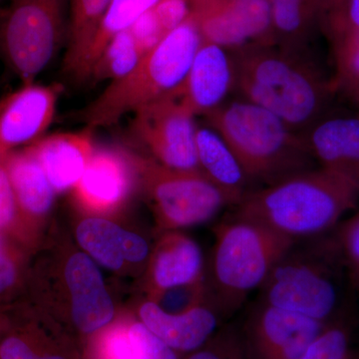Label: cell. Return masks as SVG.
Masks as SVG:
<instances>
[{
  "mask_svg": "<svg viewBox=\"0 0 359 359\" xmlns=\"http://www.w3.org/2000/svg\"><path fill=\"white\" fill-rule=\"evenodd\" d=\"M231 53L241 98L273 113L297 133L330 112L337 88L311 50L252 44Z\"/></svg>",
  "mask_w": 359,
  "mask_h": 359,
  "instance_id": "cell-1",
  "label": "cell"
},
{
  "mask_svg": "<svg viewBox=\"0 0 359 359\" xmlns=\"http://www.w3.org/2000/svg\"><path fill=\"white\" fill-rule=\"evenodd\" d=\"M358 201V191L344 180L313 168L254 189L233 214L297 242L335 230Z\"/></svg>",
  "mask_w": 359,
  "mask_h": 359,
  "instance_id": "cell-2",
  "label": "cell"
},
{
  "mask_svg": "<svg viewBox=\"0 0 359 359\" xmlns=\"http://www.w3.org/2000/svg\"><path fill=\"white\" fill-rule=\"evenodd\" d=\"M204 118L229 144L252 185H271L314 168L302 135L257 104L235 99Z\"/></svg>",
  "mask_w": 359,
  "mask_h": 359,
  "instance_id": "cell-3",
  "label": "cell"
},
{
  "mask_svg": "<svg viewBox=\"0 0 359 359\" xmlns=\"http://www.w3.org/2000/svg\"><path fill=\"white\" fill-rule=\"evenodd\" d=\"M203 42L192 14L141 59L126 76L111 82L78 116L93 131L170 95L181 86Z\"/></svg>",
  "mask_w": 359,
  "mask_h": 359,
  "instance_id": "cell-4",
  "label": "cell"
},
{
  "mask_svg": "<svg viewBox=\"0 0 359 359\" xmlns=\"http://www.w3.org/2000/svg\"><path fill=\"white\" fill-rule=\"evenodd\" d=\"M294 243L237 215L224 219L215 230L209 278L205 280L208 304L223 318L235 313Z\"/></svg>",
  "mask_w": 359,
  "mask_h": 359,
  "instance_id": "cell-5",
  "label": "cell"
},
{
  "mask_svg": "<svg viewBox=\"0 0 359 359\" xmlns=\"http://www.w3.org/2000/svg\"><path fill=\"white\" fill-rule=\"evenodd\" d=\"M340 269L344 266L334 235L297 241L259 287V301L327 323L339 304Z\"/></svg>",
  "mask_w": 359,
  "mask_h": 359,
  "instance_id": "cell-6",
  "label": "cell"
},
{
  "mask_svg": "<svg viewBox=\"0 0 359 359\" xmlns=\"http://www.w3.org/2000/svg\"><path fill=\"white\" fill-rule=\"evenodd\" d=\"M65 0H13L0 20V53L23 85L50 63L62 36Z\"/></svg>",
  "mask_w": 359,
  "mask_h": 359,
  "instance_id": "cell-7",
  "label": "cell"
},
{
  "mask_svg": "<svg viewBox=\"0 0 359 359\" xmlns=\"http://www.w3.org/2000/svg\"><path fill=\"white\" fill-rule=\"evenodd\" d=\"M138 167L161 226L168 230L207 223L231 205L200 170L182 171L144 159Z\"/></svg>",
  "mask_w": 359,
  "mask_h": 359,
  "instance_id": "cell-8",
  "label": "cell"
},
{
  "mask_svg": "<svg viewBox=\"0 0 359 359\" xmlns=\"http://www.w3.org/2000/svg\"><path fill=\"white\" fill-rule=\"evenodd\" d=\"M134 133L163 166L197 171L195 116L173 93L135 112Z\"/></svg>",
  "mask_w": 359,
  "mask_h": 359,
  "instance_id": "cell-9",
  "label": "cell"
},
{
  "mask_svg": "<svg viewBox=\"0 0 359 359\" xmlns=\"http://www.w3.org/2000/svg\"><path fill=\"white\" fill-rule=\"evenodd\" d=\"M325 325L257 301L238 332L247 359H299Z\"/></svg>",
  "mask_w": 359,
  "mask_h": 359,
  "instance_id": "cell-10",
  "label": "cell"
},
{
  "mask_svg": "<svg viewBox=\"0 0 359 359\" xmlns=\"http://www.w3.org/2000/svg\"><path fill=\"white\" fill-rule=\"evenodd\" d=\"M190 6L205 41L230 51L275 43L269 0H198Z\"/></svg>",
  "mask_w": 359,
  "mask_h": 359,
  "instance_id": "cell-11",
  "label": "cell"
},
{
  "mask_svg": "<svg viewBox=\"0 0 359 359\" xmlns=\"http://www.w3.org/2000/svg\"><path fill=\"white\" fill-rule=\"evenodd\" d=\"M60 93V85L26 84L0 102V160L44 134L53 121Z\"/></svg>",
  "mask_w": 359,
  "mask_h": 359,
  "instance_id": "cell-12",
  "label": "cell"
},
{
  "mask_svg": "<svg viewBox=\"0 0 359 359\" xmlns=\"http://www.w3.org/2000/svg\"><path fill=\"white\" fill-rule=\"evenodd\" d=\"M233 89L235 66L231 51L203 40L185 80L173 94L196 117L219 107Z\"/></svg>",
  "mask_w": 359,
  "mask_h": 359,
  "instance_id": "cell-13",
  "label": "cell"
},
{
  "mask_svg": "<svg viewBox=\"0 0 359 359\" xmlns=\"http://www.w3.org/2000/svg\"><path fill=\"white\" fill-rule=\"evenodd\" d=\"M299 134L321 169L359 192V115L328 112Z\"/></svg>",
  "mask_w": 359,
  "mask_h": 359,
  "instance_id": "cell-14",
  "label": "cell"
},
{
  "mask_svg": "<svg viewBox=\"0 0 359 359\" xmlns=\"http://www.w3.org/2000/svg\"><path fill=\"white\" fill-rule=\"evenodd\" d=\"M65 278L71 294V318L79 334L93 335L108 327L115 316L114 304L102 275L87 255H73L66 264Z\"/></svg>",
  "mask_w": 359,
  "mask_h": 359,
  "instance_id": "cell-15",
  "label": "cell"
},
{
  "mask_svg": "<svg viewBox=\"0 0 359 359\" xmlns=\"http://www.w3.org/2000/svg\"><path fill=\"white\" fill-rule=\"evenodd\" d=\"M139 316L153 334L182 355L204 346L221 327L222 316L208 302L185 313H173L155 302H148L141 306Z\"/></svg>",
  "mask_w": 359,
  "mask_h": 359,
  "instance_id": "cell-16",
  "label": "cell"
},
{
  "mask_svg": "<svg viewBox=\"0 0 359 359\" xmlns=\"http://www.w3.org/2000/svg\"><path fill=\"white\" fill-rule=\"evenodd\" d=\"M92 131L54 134L33 145L32 151L55 192L76 186L93 156Z\"/></svg>",
  "mask_w": 359,
  "mask_h": 359,
  "instance_id": "cell-17",
  "label": "cell"
},
{
  "mask_svg": "<svg viewBox=\"0 0 359 359\" xmlns=\"http://www.w3.org/2000/svg\"><path fill=\"white\" fill-rule=\"evenodd\" d=\"M196 148L200 171L224 194L231 205L235 207L254 190L235 153L210 125H197Z\"/></svg>",
  "mask_w": 359,
  "mask_h": 359,
  "instance_id": "cell-18",
  "label": "cell"
},
{
  "mask_svg": "<svg viewBox=\"0 0 359 359\" xmlns=\"http://www.w3.org/2000/svg\"><path fill=\"white\" fill-rule=\"evenodd\" d=\"M204 280L202 250L183 233H169L158 245L151 264L154 294Z\"/></svg>",
  "mask_w": 359,
  "mask_h": 359,
  "instance_id": "cell-19",
  "label": "cell"
},
{
  "mask_svg": "<svg viewBox=\"0 0 359 359\" xmlns=\"http://www.w3.org/2000/svg\"><path fill=\"white\" fill-rule=\"evenodd\" d=\"M76 187L78 198L87 207L93 210L112 209L128 193V166L117 152L98 151L92 156Z\"/></svg>",
  "mask_w": 359,
  "mask_h": 359,
  "instance_id": "cell-20",
  "label": "cell"
},
{
  "mask_svg": "<svg viewBox=\"0 0 359 359\" xmlns=\"http://www.w3.org/2000/svg\"><path fill=\"white\" fill-rule=\"evenodd\" d=\"M18 205L35 216L46 214L53 205L55 190L32 149L4 158Z\"/></svg>",
  "mask_w": 359,
  "mask_h": 359,
  "instance_id": "cell-21",
  "label": "cell"
},
{
  "mask_svg": "<svg viewBox=\"0 0 359 359\" xmlns=\"http://www.w3.org/2000/svg\"><path fill=\"white\" fill-rule=\"evenodd\" d=\"M161 0H112L73 74V79L79 82L89 80L92 68L113 39L119 33L129 29L142 14L152 9Z\"/></svg>",
  "mask_w": 359,
  "mask_h": 359,
  "instance_id": "cell-22",
  "label": "cell"
},
{
  "mask_svg": "<svg viewBox=\"0 0 359 359\" xmlns=\"http://www.w3.org/2000/svg\"><path fill=\"white\" fill-rule=\"evenodd\" d=\"M126 231L107 219L89 218L78 226V243L99 264L110 269H119L125 261Z\"/></svg>",
  "mask_w": 359,
  "mask_h": 359,
  "instance_id": "cell-23",
  "label": "cell"
},
{
  "mask_svg": "<svg viewBox=\"0 0 359 359\" xmlns=\"http://www.w3.org/2000/svg\"><path fill=\"white\" fill-rule=\"evenodd\" d=\"M112 0H71L69 42L65 71L73 76Z\"/></svg>",
  "mask_w": 359,
  "mask_h": 359,
  "instance_id": "cell-24",
  "label": "cell"
},
{
  "mask_svg": "<svg viewBox=\"0 0 359 359\" xmlns=\"http://www.w3.org/2000/svg\"><path fill=\"white\" fill-rule=\"evenodd\" d=\"M0 359H78L65 342L56 341L34 330L11 332L0 340Z\"/></svg>",
  "mask_w": 359,
  "mask_h": 359,
  "instance_id": "cell-25",
  "label": "cell"
},
{
  "mask_svg": "<svg viewBox=\"0 0 359 359\" xmlns=\"http://www.w3.org/2000/svg\"><path fill=\"white\" fill-rule=\"evenodd\" d=\"M133 35L125 30L113 39L90 72L94 82L115 80L126 76L144 57Z\"/></svg>",
  "mask_w": 359,
  "mask_h": 359,
  "instance_id": "cell-26",
  "label": "cell"
},
{
  "mask_svg": "<svg viewBox=\"0 0 359 359\" xmlns=\"http://www.w3.org/2000/svg\"><path fill=\"white\" fill-rule=\"evenodd\" d=\"M332 42L335 88L359 109V34L337 37Z\"/></svg>",
  "mask_w": 359,
  "mask_h": 359,
  "instance_id": "cell-27",
  "label": "cell"
},
{
  "mask_svg": "<svg viewBox=\"0 0 359 359\" xmlns=\"http://www.w3.org/2000/svg\"><path fill=\"white\" fill-rule=\"evenodd\" d=\"M351 332L335 318L325 323L299 359H349Z\"/></svg>",
  "mask_w": 359,
  "mask_h": 359,
  "instance_id": "cell-28",
  "label": "cell"
},
{
  "mask_svg": "<svg viewBox=\"0 0 359 359\" xmlns=\"http://www.w3.org/2000/svg\"><path fill=\"white\" fill-rule=\"evenodd\" d=\"M182 359H247L238 327L223 325L211 339Z\"/></svg>",
  "mask_w": 359,
  "mask_h": 359,
  "instance_id": "cell-29",
  "label": "cell"
},
{
  "mask_svg": "<svg viewBox=\"0 0 359 359\" xmlns=\"http://www.w3.org/2000/svg\"><path fill=\"white\" fill-rule=\"evenodd\" d=\"M334 235L346 275L359 292V211L341 222Z\"/></svg>",
  "mask_w": 359,
  "mask_h": 359,
  "instance_id": "cell-30",
  "label": "cell"
},
{
  "mask_svg": "<svg viewBox=\"0 0 359 359\" xmlns=\"http://www.w3.org/2000/svg\"><path fill=\"white\" fill-rule=\"evenodd\" d=\"M92 359H144L130 339L128 325H118L101 332L93 340Z\"/></svg>",
  "mask_w": 359,
  "mask_h": 359,
  "instance_id": "cell-31",
  "label": "cell"
},
{
  "mask_svg": "<svg viewBox=\"0 0 359 359\" xmlns=\"http://www.w3.org/2000/svg\"><path fill=\"white\" fill-rule=\"evenodd\" d=\"M128 334L144 359H182L183 356L153 334L141 321L129 325Z\"/></svg>",
  "mask_w": 359,
  "mask_h": 359,
  "instance_id": "cell-32",
  "label": "cell"
},
{
  "mask_svg": "<svg viewBox=\"0 0 359 359\" xmlns=\"http://www.w3.org/2000/svg\"><path fill=\"white\" fill-rule=\"evenodd\" d=\"M129 32L143 55L153 50L167 35L158 20L154 7L142 14L129 28Z\"/></svg>",
  "mask_w": 359,
  "mask_h": 359,
  "instance_id": "cell-33",
  "label": "cell"
},
{
  "mask_svg": "<svg viewBox=\"0 0 359 359\" xmlns=\"http://www.w3.org/2000/svg\"><path fill=\"white\" fill-rule=\"evenodd\" d=\"M323 26L330 40L359 34V0H347L341 11Z\"/></svg>",
  "mask_w": 359,
  "mask_h": 359,
  "instance_id": "cell-34",
  "label": "cell"
},
{
  "mask_svg": "<svg viewBox=\"0 0 359 359\" xmlns=\"http://www.w3.org/2000/svg\"><path fill=\"white\" fill-rule=\"evenodd\" d=\"M154 11L163 30L169 34L190 16L191 6L188 0H161Z\"/></svg>",
  "mask_w": 359,
  "mask_h": 359,
  "instance_id": "cell-35",
  "label": "cell"
},
{
  "mask_svg": "<svg viewBox=\"0 0 359 359\" xmlns=\"http://www.w3.org/2000/svg\"><path fill=\"white\" fill-rule=\"evenodd\" d=\"M4 159L0 160V229L13 223L20 205Z\"/></svg>",
  "mask_w": 359,
  "mask_h": 359,
  "instance_id": "cell-36",
  "label": "cell"
},
{
  "mask_svg": "<svg viewBox=\"0 0 359 359\" xmlns=\"http://www.w3.org/2000/svg\"><path fill=\"white\" fill-rule=\"evenodd\" d=\"M148 255L149 245L145 238L127 231L124 240L125 259L132 263H141Z\"/></svg>",
  "mask_w": 359,
  "mask_h": 359,
  "instance_id": "cell-37",
  "label": "cell"
},
{
  "mask_svg": "<svg viewBox=\"0 0 359 359\" xmlns=\"http://www.w3.org/2000/svg\"><path fill=\"white\" fill-rule=\"evenodd\" d=\"M14 280H15V269L13 262L7 257L0 241V292L11 287Z\"/></svg>",
  "mask_w": 359,
  "mask_h": 359,
  "instance_id": "cell-38",
  "label": "cell"
},
{
  "mask_svg": "<svg viewBox=\"0 0 359 359\" xmlns=\"http://www.w3.org/2000/svg\"><path fill=\"white\" fill-rule=\"evenodd\" d=\"M347 0H320L321 23L323 25L332 20L341 11Z\"/></svg>",
  "mask_w": 359,
  "mask_h": 359,
  "instance_id": "cell-39",
  "label": "cell"
},
{
  "mask_svg": "<svg viewBox=\"0 0 359 359\" xmlns=\"http://www.w3.org/2000/svg\"><path fill=\"white\" fill-rule=\"evenodd\" d=\"M197 1V0H190V4H192V2Z\"/></svg>",
  "mask_w": 359,
  "mask_h": 359,
  "instance_id": "cell-40",
  "label": "cell"
},
{
  "mask_svg": "<svg viewBox=\"0 0 359 359\" xmlns=\"http://www.w3.org/2000/svg\"><path fill=\"white\" fill-rule=\"evenodd\" d=\"M1 1H2V0H0V2H1Z\"/></svg>",
  "mask_w": 359,
  "mask_h": 359,
  "instance_id": "cell-41",
  "label": "cell"
}]
</instances>
